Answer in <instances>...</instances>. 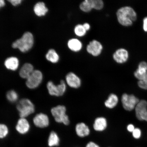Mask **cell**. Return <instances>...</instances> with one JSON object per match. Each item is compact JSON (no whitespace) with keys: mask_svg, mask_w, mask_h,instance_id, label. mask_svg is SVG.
<instances>
[{"mask_svg":"<svg viewBox=\"0 0 147 147\" xmlns=\"http://www.w3.org/2000/svg\"><path fill=\"white\" fill-rule=\"evenodd\" d=\"M116 15L117 21L123 26H131L137 19V15L134 9L129 6L121 7L117 10Z\"/></svg>","mask_w":147,"mask_h":147,"instance_id":"cell-1","label":"cell"},{"mask_svg":"<svg viewBox=\"0 0 147 147\" xmlns=\"http://www.w3.org/2000/svg\"><path fill=\"white\" fill-rule=\"evenodd\" d=\"M34 44V38L30 32H27L24 34L22 37L13 43L12 47L18 49L21 52L25 53L32 48Z\"/></svg>","mask_w":147,"mask_h":147,"instance_id":"cell-2","label":"cell"},{"mask_svg":"<svg viewBox=\"0 0 147 147\" xmlns=\"http://www.w3.org/2000/svg\"><path fill=\"white\" fill-rule=\"evenodd\" d=\"M16 108L20 117L26 118L32 113L35 110L34 104L29 99L23 98L20 100L16 105Z\"/></svg>","mask_w":147,"mask_h":147,"instance_id":"cell-3","label":"cell"},{"mask_svg":"<svg viewBox=\"0 0 147 147\" xmlns=\"http://www.w3.org/2000/svg\"><path fill=\"white\" fill-rule=\"evenodd\" d=\"M67 108L63 105H59L51 108V113L56 122L69 125L70 120L67 113Z\"/></svg>","mask_w":147,"mask_h":147,"instance_id":"cell-4","label":"cell"},{"mask_svg":"<svg viewBox=\"0 0 147 147\" xmlns=\"http://www.w3.org/2000/svg\"><path fill=\"white\" fill-rule=\"evenodd\" d=\"M47 87L49 94L51 96L56 97L63 96L67 89V84L64 80L61 81L57 85L52 81H49L47 82Z\"/></svg>","mask_w":147,"mask_h":147,"instance_id":"cell-5","label":"cell"},{"mask_svg":"<svg viewBox=\"0 0 147 147\" xmlns=\"http://www.w3.org/2000/svg\"><path fill=\"white\" fill-rule=\"evenodd\" d=\"M43 80V75L41 71L38 70H34L26 79V84L29 89H35L39 87Z\"/></svg>","mask_w":147,"mask_h":147,"instance_id":"cell-6","label":"cell"},{"mask_svg":"<svg viewBox=\"0 0 147 147\" xmlns=\"http://www.w3.org/2000/svg\"><path fill=\"white\" fill-rule=\"evenodd\" d=\"M139 99L135 95L124 93L121 97V102L123 107L128 111L133 110L139 102Z\"/></svg>","mask_w":147,"mask_h":147,"instance_id":"cell-7","label":"cell"},{"mask_svg":"<svg viewBox=\"0 0 147 147\" xmlns=\"http://www.w3.org/2000/svg\"><path fill=\"white\" fill-rule=\"evenodd\" d=\"M65 82L67 85L73 89H77L82 85V80L75 73L69 72L65 76Z\"/></svg>","mask_w":147,"mask_h":147,"instance_id":"cell-8","label":"cell"},{"mask_svg":"<svg viewBox=\"0 0 147 147\" xmlns=\"http://www.w3.org/2000/svg\"><path fill=\"white\" fill-rule=\"evenodd\" d=\"M103 49L102 45L100 42L93 40L88 45L86 50L88 53L94 57L100 55Z\"/></svg>","mask_w":147,"mask_h":147,"instance_id":"cell-9","label":"cell"},{"mask_svg":"<svg viewBox=\"0 0 147 147\" xmlns=\"http://www.w3.org/2000/svg\"><path fill=\"white\" fill-rule=\"evenodd\" d=\"M33 121L35 126L41 128L47 127L50 123L48 115L42 113H38L35 116Z\"/></svg>","mask_w":147,"mask_h":147,"instance_id":"cell-10","label":"cell"},{"mask_svg":"<svg viewBox=\"0 0 147 147\" xmlns=\"http://www.w3.org/2000/svg\"><path fill=\"white\" fill-rule=\"evenodd\" d=\"M129 57L128 51L126 49L120 48L117 49L114 53L113 58L117 63L123 64L127 61Z\"/></svg>","mask_w":147,"mask_h":147,"instance_id":"cell-11","label":"cell"},{"mask_svg":"<svg viewBox=\"0 0 147 147\" xmlns=\"http://www.w3.org/2000/svg\"><path fill=\"white\" fill-rule=\"evenodd\" d=\"M30 128V124L27 119L22 117L18 119L16 127V131L22 135L28 133Z\"/></svg>","mask_w":147,"mask_h":147,"instance_id":"cell-12","label":"cell"},{"mask_svg":"<svg viewBox=\"0 0 147 147\" xmlns=\"http://www.w3.org/2000/svg\"><path fill=\"white\" fill-rule=\"evenodd\" d=\"M136 116L139 120L144 121L145 115L147 112V102L142 100L139 101L135 107Z\"/></svg>","mask_w":147,"mask_h":147,"instance_id":"cell-13","label":"cell"},{"mask_svg":"<svg viewBox=\"0 0 147 147\" xmlns=\"http://www.w3.org/2000/svg\"><path fill=\"white\" fill-rule=\"evenodd\" d=\"M147 74V62L142 61L140 62L137 69L134 73V76L139 81L143 80Z\"/></svg>","mask_w":147,"mask_h":147,"instance_id":"cell-14","label":"cell"},{"mask_svg":"<svg viewBox=\"0 0 147 147\" xmlns=\"http://www.w3.org/2000/svg\"><path fill=\"white\" fill-rule=\"evenodd\" d=\"M75 131L79 137L84 138L88 136L90 134V129L89 127L84 122L79 123L76 125Z\"/></svg>","mask_w":147,"mask_h":147,"instance_id":"cell-15","label":"cell"},{"mask_svg":"<svg viewBox=\"0 0 147 147\" xmlns=\"http://www.w3.org/2000/svg\"><path fill=\"white\" fill-rule=\"evenodd\" d=\"M107 119L104 117H98L95 119L93 124V128L95 131L102 132L105 130L107 127Z\"/></svg>","mask_w":147,"mask_h":147,"instance_id":"cell-16","label":"cell"},{"mask_svg":"<svg viewBox=\"0 0 147 147\" xmlns=\"http://www.w3.org/2000/svg\"><path fill=\"white\" fill-rule=\"evenodd\" d=\"M60 139L57 133L51 131L49 134L47 140V145L49 147H57L60 144Z\"/></svg>","mask_w":147,"mask_h":147,"instance_id":"cell-17","label":"cell"},{"mask_svg":"<svg viewBox=\"0 0 147 147\" xmlns=\"http://www.w3.org/2000/svg\"><path fill=\"white\" fill-rule=\"evenodd\" d=\"M34 70L32 64L26 63L24 64L20 69L19 75L22 78L27 79Z\"/></svg>","mask_w":147,"mask_h":147,"instance_id":"cell-18","label":"cell"},{"mask_svg":"<svg viewBox=\"0 0 147 147\" xmlns=\"http://www.w3.org/2000/svg\"><path fill=\"white\" fill-rule=\"evenodd\" d=\"M4 64L7 69L12 71H16L19 67V60L16 57H10L5 60Z\"/></svg>","mask_w":147,"mask_h":147,"instance_id":"cell-19","label":"cell"},{"mask_svg":"<svg viewBox=\"0 0 147 147\" xmlns=\"http://www.w3.org/2000/svg\"><path fill=\"white\" fill-rule=\"evenodd\" d=\"M118 96L114 93H111L104 102V105L108 109H112L115 108L118 103Z\"/></svg>","mask_w":147,"mask_h":147,"instance_id":"cell-20","label":"cell"},{"mask_svg":"<svg viewBox=\"0 0 147 147\" xmlns=\"http://www.w3.org/2000/svg\"><path fill=\"white\" fill-rule=\"evenodd\" d=\"M67 45L70 50L74 52H78L82 49V42L76 38H72L69 40L68 41Z\"/></svg>","mask_w":147,"mask_h":147,"instance_id":"cell-21","label":"cell"},{"mask_svg":"<svg viewBox=\"0 0 147 147\" xmlns=\"http://www.w3.org/2000/svg\"><path fill=\"white\" fill-rule=\"evenodd\" d=\"M34 10L37 16H45L47 13L48 9L46 7L45 3L39 2L34 5Z\"/></svg>","mask_w":147,"mask_h":147,"instance_id":"cell-22","label":"cell"},{"mask_svg":"<svg viewBox=\"0 0 147 147\" xmlns=\"http://www.w3.org/2000/svg\"><path fill=\"white\" fill-rule=\"evenodd\" d=\"M46 58L48 61L54 63H57L59 60V56L58 53L53 49L48 51L46 55Z\"/></svg>","mask_w":147,"mask_h":147,"instance_id":"cell-23","label":"cell"},{"mask_svg":"<svg viewBox=\"0 0 147 147\" xmlns=\"http://www.w3.org/2000/svg\"><path fill=\"white\" fill-rule=\"evenodd\" d=\"M80 10L84 12H90L93 9L91 0H85L80 3Z\"/></svg>","mask_w":147,"mask_h":147,"instance_id":"cell-24","label":"cell"},{"mask_svg":"<svg viewBox=\"0 0 147 147\" xmlns=\"http://www.w3.org/2000/svg\"><path fill=\"white\" fill-rule=\"evenodd\" d=\"M6 96L7 100L11 103L17 102L18 99V93L14 90H11L7 92Z\"/></svg>","mask_w":147,"mask_h":147,"instance_id":"cell-25","label":"cell"},{"mask_svg":"<svg viewBox=\"0 0 147 147\" xmlns=\"http://www.w3.org/2000/svg\"><path fill=\"white\" fill-rule=\"evenodd\" d=\"M74 32L75 34L79 37H82L85 36L87 32V31L84 29L83 26L80 24L75 26L74 29Z\"/></svg>","mask_w":147,"mask_h":147,"instance_id":"cell-26","label":"cell"},{"mask_svg":"<svg viewBox=\"0 0 147 147\" xmlns=\"http://www.w3.org/2000/svg\"><path fill=\"white\" fill-rule=\"evenodd\" d=\"M9 128L6 125L0 123V139L5 138L8 135Z\"/></svg>","mask_w":147,"mask_h":147,"instance_id":"cell-27","label":"cell"},{"mask_svg":"<svg viewBox=\"0 0 147 147\" xmlns=\"http://www.w3.org/2000/svg\"><path fill=\"white\" fill-rule=\"evenodd\" d=\"M93 9L100 10L103 8L104 3L102 0H91Z\"/></svg>","mask_w":147,"mask_h":147,"instance_id":"cell-28","label":"cell"},{"mask_svg":"<svg viewBox=\"0 0 147 147\" xmlns=\"http://www.w3.org/2000/svg\"><path fill=\"white\" fill-rule=\"evenodd\" d=\"M132 135L134 138L136 139H140L142 135V132L140 129L136 128L134 131L132 132Z\"/></svg>","mask_w":147,"mask_h":147,"instance_id":"cell-29","label":"cell"},{"mask_svg":"<svg viewBox=\"0 0 147 147\" xmlns=\"http://www.w3.org/2000/svg\"><path fill=\"white\" fill-rule=\"evenodd\" d=\"M138 85L141 89L147 90V74L144 80L139 81L138 82Z\"/></svg>","mask_w":147,"mask_h":147,"instance_id":"cell-30","label":"cell"},{"mask_svg":"<svg viewBox=\"0 0 147 147\" xmlns=\"http://www.w3.org/2000/svg\"><path fill=\"white\" fill-rule=\"evenodd\" d=\"M85 147H100V145L93 141H90L86 145Z\"/></svg>","mask_w":147,"mask_h":147,"instance_id":"cell-31","label":"cell"},{"mask_svg":"<svg viewBox=\"0 0 147 147\" xmlns=\"http://www.w3.org/2000/svg\"><path fill=\"white\" fill-rule=\"evenodd\" d=\"M143 29L145 32H147V16L143 20Z\"/></svg>","mask_w":147,"mask_h":147,"instance_id":"cell-32","label":"cell"},{"mask_svg":"<svg viewBox=\"0 0 147 147\" xmlns=\"http://www.w3.org/2000/svg\"><path fill=\"white\" fill-rule=\"evenodd\" d=\"M9 1L10 2L13 6H16L21 4L22 1L21 0H10Z\"/></svg>","mask_w":147,"mask_h":147,"instance_id":"cell-33","label":"cell"},{"mask_svg":"<svg viewBox=\"0 0 147 147\" xmlns=\"http://www.w3.org/2000/svg\"><path fill=\"white\" fill-rule=\"evenodd\" d=\"M135 126L133 125L132 124H130L128 125L127 126V130L128 131L130 132V133H132L134 131V130L135 129Z\"/></svg>","mask_w":147,"mask_h":147,"instance_id":"cell-34","label":"cell"},{"mask_svg":"<svg viewBox=\"0 0 147 147\" xmlns=\"http://www.w3.org/2000/svg\"><path fill=\"white\" fill-rule=\"evenodd\" d=\"M83 26L85 29V30L87 31L89 30L90 29V25L89 24V23H84V24L82 25Z\"/></svg>","mask_w":147,"mask_h":147,"instance_id":"cell-35","label":"cell"},{"mask_svg":"<svg viewBox=\"0 0 147 147\" xmlns=\"http://www.w3.org/2000/svg\"><path fill=\"white\" fill-rule=\"evenodd\" d=\"M5 5V3L3 0H0V9L4 7Z\"/></svg>","mask_w":147,"mask_h":147,"instance_id":"cell-36","label":"cell"},{"mask_svg":"<svg viewBox=\"0 0 147 147\" xmlns=\"http://www.w3.org/2000/svg\"><path fill=\"white\" fill-rule=\"evenodd\" d=\"M144 121H147V112L144 117Z\"/></svg>","mask_w":147,"mask_h":147,"instance_id":"cell-37","label":"cell"}]
</instances>
